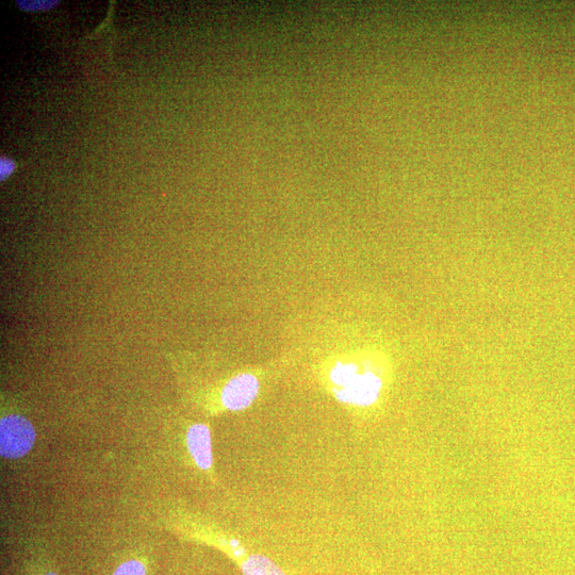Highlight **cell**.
I'll return each mask as SVG.
<instances>
[{
    "instance_id": "3",
    "label": "cell",
    "mask_w": 575,
    "mask_h": 575,
    "mask_svg": "<svg viewBox=\"0 0 575 575\" xmlns=\"http://www.w3.org/2000/svg\"><path fill=\"white\" fill-rule=\"evenodd\" d=\"M259 393V381L250 373H242L230 380L222 390L221 401L223 406L240 412L249 408L256 400Z\"/></svg>"
},
{
    "instance_id": "4",
    "label": "cell",
    "mask_w": 575,
    "mask_h": 575,
    "mask_svg": "<svg viewBox=\"0 0 575 575\" xmlns=\"http://www.w3.org/2000/svg\"><path fill=\"white\" fill-rule=\"evenodd\" d=\"M187 446L197 467L208 470L212 467V447L209 427L194 424L187 433Z\"/></svg>"
},
{
    "instance_id": "5",
    "label": "cell",
    "mask_w": 575,
    "mask_h": 575,
    "mask_svg": "<svg viewBox=\"0 0 575 575\" xmlns=\"http://www.w3.org/2000/svg\"><path fill=\"white\" fill-rule=\"evenodd\" d=\"M240 567L244 575H286L267 557L251 555L240 558Z\"/></svg>"
},
{
    "instance_id": "7",
    "label": "cell",
    "mask_w": 575,
    "mask_h": 575,
    "mask_svg": "<svg viewBox=\"0 0 575 575\" xmlns=\"http://www.w3.org/2000/svg\"><path fill=\"white\" fill-rule=\"evenodd\" d=\"M146 564L139 560V558H131L114 570L112 575H147Z\"/></svg>"
},
{
    "instance_id": "2",
    "label": "cell",
    "mask_w": 575,
    "mask_h": 575,
    "mask_svg": "<svg viewBox=\"0 0 575 575\" xmlns=\"http://www.w3.org/2000/svg\"><path fill=\"white\" fill-rule=\"evenodd\" d=\"M382 387V380L373 372H358L349 384L338 389L336 397L343 403L370 406L379 399Z\"/></svg>"
},
{
    "instance_id": "6",
    "label": "cell",
    "mask_w": 575,
    "mask_h": 575,
    "mask_svg": "<svg viewBox=\"0 0 575 575\" xmlns=\"http://www.w3.org/2000/svg\"><path fill=\"white\" fill-rule=\"evenodd\" d=\"M359 372L355 364L338 363L330 373L331 382L339 388L349 384Z\"/></svg>"
},
{
    "instance_id": "1",
    "label": "cell",
    "mask_w": 575,
    "mask_h": 575,
    "mask_svg": "<svg viewBox=\"0 0 575 575\" xmlns=\"http://www.w3.org/2000/svg\"><path fill=\"white\" fill-rule=\"evenodd\" d=\"M34 425L19 415L3 417L0 421V454L6 459H19L35 446Z\"/></svg>"
},
{
    "instance_id": "9",
    "label": "cell",
    "mask_w": 575,
    "mask_h": 575,
    "mask_svg": "<svg viewBox=\"0 0 575 575\" xmlns=\"http://www.w3.org/2000/svg\"><path fill=\"white\" fill-rule=\"evenodd\" d=\"M15 169V164L12 160L3 157L0 160V175H2V182L11 175Z\"/></svg>"
},
{
    "instance_id": "10",
    "label": "cell",
    "mask_w": 575,
    "mask_h": 575,
    "mask_svg": "<svg viewBox=\"0 0 575 575\" xmlns=\"http://www.w3.org/2000/svg\"><path fill=\"white\" fill-rule=\"evenodd\" d=\"M42 575H59L56 571L48 570L44 572Z\"/></svg>"
},
{
    "instance_id": "8",
    "label": "cell",
    "mask_w": 575,
    "mask_h": 575,
    "mask_svg": "<svg viewBox=\"0 0 575 575\" xmlns=\"http://www.w3.org/2000/svg\"><path fill=\"white\" fill-rule=\"evenodd\" d=\"M18 4L25 11H43L57 6L59 2H55V0L53 2H47V0H44V2H24L23 0V2H18Z\"/></svg>"
}]
</instances>
